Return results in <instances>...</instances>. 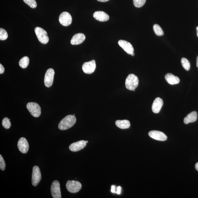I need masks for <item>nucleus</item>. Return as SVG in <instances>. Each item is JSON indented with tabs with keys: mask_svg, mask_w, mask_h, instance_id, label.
<instances>
[{
	"mask_svg": "<svg viewBox=\"0 0 198 198\" xmlns=\"http://www.w3.org/2000/svg\"><path fill=\"white\" fill-rule=\"evenodd\" d=\"M59 20L61 25L67 27L71 25L72 19L71 15L69 13L65 12L61 13L59 15Z\"/></svg>",
	"mask_w": 198,
	"mask_h": 198,
	"instance_id": "7",
	"label": "nucleus"
},
{
	"mask_svg": "<svg viewBox=\"0 0 198 198\" xmlns=\"http://www.w3.org/2000/svg\"><path fill=\"white\" fill-rule=\"evenodd\" d=\"M121 187L120 186L117 187L116 189V193L117 194H120L121 193Z\"/></svg>",
	"mask_w": 198,
	"mask_h": 198,
	"instance_id": "30",
	"label": "nucleus"
},
{
	"mask_svg": "<svg viewBox=\"0 0 198 198\" xmlns=\"http://www.w3.org/2000/svg\"><path fill=\"white\" fill-rule=\"evenodd\" d=\"M66 188L71 193H76L79 191L82 188L81 183L75 180H68L66 183Z\"/></svg>",
	"mask_w": 198,
	"mask_h": 198,
	"instance_id": "5",
	"label": "nucleus"
},
{
	"mask_svg": "<svg viewBox=\"0 0 198 198\" xmlns=\"http://www.w3.org/2000/svg\"><path fill=\"white\" fill-rule=\"evenodd\" d=\"M24 2L32 8H35L37 5L35 0H23Z\"/></svg>",
	"mask_w": 198,
	"mask_h": 198,
	"instance_id": "27",
	"label": "nucleus"
},
{
	"mask_svg": "<svg viewBox=\"0 0 198 198\" xmlns=\"http://www.w3.org/2000/svg\"><path fill=\"white\" fill-rule=\"evenodd\" d=\"M197 119V113L196 111H193L187 115L184 119V122L185 124H188L190 122H195Z\"/></svg>",
	"mask_w": 198,
	"mask_h": 198,
	"instance_id": "19",
	"label": "nucleus"
},
{
	"mask_svg": "<svg viewBox=\"0 0 198 198\" xmlns=\"http://www.w3.org/2000/svg\"><path fill=\"white\" fill-rule=\"evenodd\" d=\"M41 173L40 169L37 166L33 168L32 183L34 186H36L41 180Z\"/></svg>",
	"mask_w": 198,
	"mask_h": 198,
	"instance_id": "6",
	"label": "nucleus"
},
{
	"mask_svg": "<svg viewBox=\"0 0 198 198\" xmlns=\"http://www.w3.org/2000/svg\"><path fill=\"white\" fill-rule=\"evenodd\" d=\"M10 119L8 117H5L3 119L2 121V124L3 127L5 129H9L11 127V124L10 122Z\"/></svg>",
	"mask_w": 198,
	"mask_h": 198,
	"instance_id": "24",
	"label": "nucleus"
},
{
	"mask_svg": "<svg viewBox=\"0 0 198 198\" xmlns=\"http://www.w3.org/2000/svg\"><path fill=\"white\" fill-rule=\"evenodd\" d=\"M27 108L32 116L38 117L41 115V109L39 105L37 103L32 102L28 103L27 105Z\"/></svg>",
	"mask_w": 198,
	"mask_h": 198,
	"instance_id": "3",
	"label": "nucleus"
},
{
	"mask_svg": "<svg viewBox=\"0 0 198 198\" xmlns=\"http://www.w3.org/2000/svg\"><path fill=\"white\" fill-rule=\"evenodd\" d=\"M139 83L138 77L133 74H129L126 79L125 85L126 88L129 90L135 91Z\"/></svg>",
	"mask_w": 198,
	"mask_h": 198,
	"instance_id": "2",
	"label": "nucleus"
},
{
	"mask_svg": "<svg viewBox=\"0 0 198 198\" xmlns=\"http://www.w3.org/2000/svg\"><path fill=\"white\" fill-rule=\"evenodd\" d=\"M196 30H197V36L198 37V27L196 28Z\"/></svg>",
	"mask_w": 198,
	"mask_h": 198,
	"instance_id": "35",
	"label": "nucleus"
},
{
	"mask_svg": "<svg viewBox=\"0 0 198 198\" xmlns=\"http://www.w3.org/2000/svg\"><path fill=\"white\" fill-rule=\"evenodd\" d=\"M98 1L101 2H106L109 0H97Z\"/></svg>",
	"mask_w": 198,
	"mask_h": 198,
	"instance_id": "32",
	"label": "nucleus"
},
{
	"mask_svg": "<svg viewBox=\"0 0 198 198\" xmlns=\"http://www.w3.org/2000/svg\"><path fill=\"white\" fill-rule=\"evenodd\" d=\"M55 72L52 68H49L47 70L45 73L44 83L45 86L50 87L52 86L53 83Z\"/></svg>",
	"mask_w": 198,
	"mask_h": 198,
	"instance_id": "8",
	"label": "nucleus"
},
{
	"mask_svg": "<svg viewBox=\"0 0 198 198\" xmlns=\"http://www.w3.org/2000/svg\"><path fill=\"white\" fill-rule=\"evenodd\" d=\"M181 62L182 66L186 71H188L190 69V65L188 59L185 58H183L181 59Z\"/></svg>",
	"mask_w": 198,
	"mask_h": 198,
	"instance_id": "23",
	"label": "nucleus"
},
{
	"mask_svg": "<svg viewBox=\"0 0 198 198\" xmlns=\"http://www.w3.org/2000/svg\"><path fill=\"white\" fill-rule=\"evenodd\" d=\"M5 71V68L2 64H0V74H3Z\"/></svg>",
	"mask_w": 198,
	"mask_h": 198,
	"instance_id": "29",
	"label": "nucleus"
},
{
	"mask_svg": "<svg viewBox=\"0 0 198 198\" xmlns=\"http://www.w3.org/2000/svg\"><path fill=\"white\" fill-rule=\"evenodd\" d=\"M196 65L198 68V56L197 58V59H196Z\"/></svg>",
	"mask_w": 198,
	"mask_h": 198,
	"instance_id": "34",
	"label": "nucleus"
},
{
	"mask_svg": "<svg viewBox=\"0 0 198 198\" xmlns=\"http://www.w3.org/2000/svg\"><path fill=\"white\" fill-rule=\"evenodd\" d=\"M96 67V61L93 60L84 63L82 66V69L84 73L90 74L94 72Z\"/></svg>",
	"mask_w": 198,
	"mask_h": 198,
	"instance_id": "10",
	"label": "nucleus"
},
{
	"mask_svg": "<svg viewBox=\"0 0 198 198\" xmlns=\"http://www.w3.org/2000/svg\"><path fill=\"white\" fill-rule=\"evenodd\" d=\"M146 0H133L134 6L136 8H141L145 4Z\"/></svg>",
	"mask_w": 198,
	"mask_h": 198,
	"instance_id": "26",
	"label": "nucleus"
},
{
	"mask_svg": "<svg viewBox=\"0 0 198 198\" xmlns=\"http://www.w3.org/2000/svg\"><path fill=\"white\" fill-rule=\"evenodd\" d=\"M166 81L170 85H176L180 83V79L171 73H167L165 76Z\"/></svg>",
	"mask_w": 198,
	"mask_h": 198,
	"instance_id": "18",
	"label": "nucleus"
},
{
	"mask_svg": "<svg viewBox=\"0 0 198 198\" xmlns=\"http://www.w3.org/2000/svg\"><path fill=\"white\" fill-rule=\"evenodd\" d=\"M149 136L154 139L159 141H165L167 139V136L163 133L158 131H151L149 133Z\"/></svg>",
	"mask_w": 198,
	"mask_h": 198,
	"instance_id": "11",
	"label": "nucleus"
},
{
	"mask_svg": "<svg viewBox=\"0 0 198 198\" xmlns=\"http://www.w3.org/2000/svg\"><path fill=\"white\" fill-rule=\"evenodd\" d=\"M35 33L39 41L43 44L48 42L49 38L46 31L41 27H37L35 29Z\"/></svg>",
	"mask_w": 198,
	"mask_h": 198,
	"instance_id": "4",
	"label": "nucleus"
},
{
	"mask_svg": "<svg viewBox=\"0 0 198 198\" xmlns=\"http://www.w3.org/2000/svg\"><path fill=\"white\" fill-rule=\"evenodd\" d=\"M93 17L94 18L98 21L101 22H106L109 19V16L102 11H97L94 12L93 14Z\"/></svg>",
	"mask_w": 198,
	"mask_h": 198,
	"instance_id": "17",
	"label": "nucleus"
},
{
	"mask_svg": "<svg viewBox=\"0 0 198 198\" xmlns=\"http://www.w3.org/2000/svg\"><path fill=\"white\" fill-rule=\"evenodd\" d=\"M85 35L82 33H78L74 35L71 40V43L72 45H79L85 41Z\"/></svg>",
	"mask_w": 198,
	"mask_h": 198,
	"instance_id": "16",
	"label": "nucleus"
},
{
	"mask_svg": "<svg viewBox=\"0 0 198 198\" xmlns=\"http://www.w3.org/2000/svg\"><path fill=\"white\" fill-rule=\"evenodd\" d=\"M119 45L127 54L131 55L134 52V49L130 43L124 40H120L118 41Z\"/></svg>",
	"mask_w": 198,
	"mask_h": 198,
	"instance_id": "12",
	"label": "nucleus"
},
{
	"mask_svg": "<svg viewBox=\"0 0 198 198\" xmlns=\"http://www.w3.org/2000/svg\"><path fill=\"white\" fill-rule=\"evenodd\" d=\"M17 146L19 150L23 153H26L29 151V143L25 138L22 137L19 139Z\"/></svg>",
	"mask_w": 198,
	"mask_h": 198,
	"instance_id": "13",
	"label": "nucleus"
},
{
	"mask_svg": "<svg viewBox=\"0 0 198 198\" xmlns=\"http://www.w3.org/2000/svg\"><path fill=\"white\" fill-rule=\"evenodd\" d=\"M111 191L113 193H116V187L114 185L112 186Z\"/></svg>",
	"mask_w": 198,
	"mask_h": 198,
	"instance_id": "31",
	"label": "nucleus"
},
{
	"mask_svg": "<svg viewBox=\"0 0 198 198\" xmlns=\"http://www.w3.org/2000/svg\"><path fill=\"white\" fill-rule=\"evenodd\" d=\"M131 55H132V56H134V53H133V54H131Z\"/></svg>",
	"mask_w": 198,
	"mask_h": 198,
	"instance_id": "36",
	"label": "nucleus"
},
{
	"mask_svg": "<svg viewBox=\"0 0 198 198\" xmlns=\"http://www.w3.org/2000/svg\"><path fill=\"white\" fill-rule=\"evenodd\" d=\"M29 59L27 56L24 57L19 61V64L21 68H25L29 65Z\"/></svg>",
	"mask_w": 198,
	"mask_h": 198,
	"instance_id": "21",
	"label": "nucleus"
},
{
	"mask_svg": "<svg viewBox=\"0 0 198 198\" xmlns=\"http://www.w3.org/2000/svg\"><path fill=\"white\" fill-rule=\"evenodd\" d=\"M6 167V164L2 156L0 155V169L2 171H4Z\"/></svg>",
	"mask_w": 198,
	"mask_h": 198,
	"instance_id": "28",
	"label": "nucleus"
},
{
	"mask_svg": "<svg viewBox=\"0 0 198 198\" xmlns=\"http://www.w3.org/2000/svg\"><path fill=\"white\" fill-rule=\"evenodd\" d=\"M115 124L119 128L122 129H129L130 126V122L127 120H117Z\"/></svg>",
	"mask_w": 198,
	"mask_h": 198,
	"instance_id": "20",
	"label": "nucleus"
},
{
	"mask_svg": "<svg viewBox=\"0 0 198 198\" xmlns=\"http://www.w3.org/2000/svg\"><path fill=\"white\" fill-rule=\"evenodd\" d=\"M86 141V143H88V141Z\"/></svg>",
	"mask_w": 198,
	"mask_h": 198,
	"instance_id": "37",
	"label": "nucleus"
},
{
	"mask_svg": "<svg viewBox=\"0 0 198 198\" xmlns=\"http://www.w3.org/2000/svg\"><path fill=\"white\" fill-rule=\"evenodd\" d=\"M51 192L53 198H61L60 183L57 180H54L52 182L51 187Z\"/></svg>",
	"mask_w": 198,
	"mask_h": 198,
	"instance_id": "9",
	"label": "nucleus"
},
{
	"mask_svg": "<svg viewBox=\"0 0 198 198\" xmlns=\"http://www.w3.org/2000/svg\"><path fill=\"white\" fill-rule=\"evenodd\" d=\"M163 104V102L161 98H156L152 106V110L153 112L155 113H159L162 108Z\"/></svg>",
	"mask_w": 198,
	"mask_h": 198,
	"instance_id": "15",
	"label": "nucleus"
},
{
	"mask_svg": "<svg viewBox=\"0 0 198 198\" xmlns=\"http://www.w3.org/2000/svg\"><path fill=\"white\" fill-rule=\"evenodd\" d=\"M8 34L7 31L4 29H0V40L4 41L8 38Z\"/></svg>",
	"mask_w": 198,
	"mask_h": 198,
	"instance_id": "25",
	"label": "nucleus"
},
{
	"mask_svg": "<svg viewBox=\"0 0 198 198\" xmlns=\"http://www.w3.org/2000/svg\"><path fill=\"white\" fill-rule=\"evenodd\" d=\"M76 119L74 115H68L63 119L59 124V128L61 130L68 129L74 125Z\"/></svg>",
	"mask_w": 198,
	"mask_h": 198,
	"instance_id": "1",
	"label": "nucleus"
},
{
	"mask_svg": "<svg viewBox=\"0 0 198 198\" xmlns=\"http://www.w3.org/2000/svg\"><path fill=\"white\" fill-rule=\"evenodd\" d=\"M195 169H196V170L198 171V162H197L195 165Z\"/></svg>",
	"mask_w": 198,
	"mask_h": 198,
	"instance_id": "33",
	"label": "nucleus"
},
{
	"mask_svg": "<svg viewBox=\"0 0 198 198\" xmlns=\"http://www.w3.org/2000/svg\"><path fill=\"white\" fill-rule=\"evenodd\" d=\"M153 29L155 34L157 36H161L164 34L163 29L159 25L155 24L153 26Z\"/></svg>",
	"mask_w": 198,
	"mask_h": 198,
	"instance_id": "22",
	"label": "nucleus"
},
{
	"mask_svg": "<svg viewBox=\"0 0 198 198\" xmlns=\"http://www.w3.org/2000/svg\"><path fill=\"white\" fill-rule=\"evenodd\" d=\"M86 144V141L81 140L72 143L69 146V149L71 151L78 152L85 148Z\"/></svg>",
	"mask_w": 198,
	"mask_h": 198,
	"instance_id": "14",
	"label": "nucleus"
}]
</instances>
